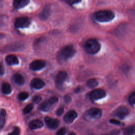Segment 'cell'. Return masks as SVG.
<instances>
[{
    "instance_id": "cell-1",
    "label": "cell",
    "mask_w": 135,
    "mask_h": 135,
    "mask_svg": "<svg viewBox=\"0 0 135 135\" xmlns=\"http://www.w3.org/2000/svg\"><path fill=\"white\" fill-rule=\"evenodd\" d=\"M114 13L110 10H100L94 13L95 19L100 22H108L114 17Z\"/></svg>"
},
{
    "instance_id": "cell-2",
    "label": "cell",
    "mask_w": 135,
    "mask_h": 135,
    "mask_svg": "<svg viewBox=\"0 0 135 135\" xmlns=\"http://www.w3.org/2000/svg\"><path fill=\"white\" fill-rule=\"evenodd\" d=\"M101 45L100 43L94 38L88 40L84 44L85 51L90 54H95L100 50Z\"/></svg>"
},
{
    "instance_id": "cell-3",
    "label": "cell",
    "mask_w": 135,
    "mask_h": 135,
    "mask_svg": "<svg viewBox=\"0 0 135 135\" xmlns=\"http://www.w3.org/2000/svg\"><path fill=\"white\" fill-rule=\"evenodd\" d=\"M76 52L75 50L72 45H66L63 47L58 54V59L62 61H66L72 57Z\"/></svg>"
},
{
    "instance_id": "cell-4",
    "label": "cell",
    "mask_w": 135,
    "mask_h": 135,
    "mask_svg": "<svg viewBox=\"0 0 135 135\" xmlns=\"http://www.w3.org/2000/svg\"><path fill=\"white\" fill-rule=\"evenodd\" d=\"M57 102L58 98L56 97H52L47 100L42 102L40 104L39 108L43 111L47 112L50 111Z\"/></svg>"
},
{
    "instance_id": "cell-5",
    "label": "cell",
    "mask_w": 135,
    "mask_h": 135,
    "mask_svg": "<svg viewBox=\"0 0 135 135\" xmlns=\"http://www.w3.org/2000/svg\"><path fill=\"white\" fill-rule=\"evenodd\" d=\"M106 96V92L101 89H94L90 92V98L93 101H96L104 98Z\"/></svg>"
},
{
    "instance_id": "cell-6",
    "label": "cell",
    "mask_w": 135,
    "mask_h": 135,
    "mask_svg": "<svg viewBox=\"0 0 135 135\" xmlns=\"http://www.w3.org/2000/svg\"><path fill=\"white\" fill-rule=\"evenodd\" d=\"M30 24V20L27 17H20L16 18L15 26L17 28L27 27Z\"/></svg>"
},
{
    "instance_id": "cell-7",
    "label": "cell",
    "mask_w": 135,
    "mask_h": 135,
    "mask_svg": "<svg viewBox=\"0 0 135 135\" xmlns=\"http://www.w3.org/2000/svg\"><path fill=\"white\" fill-rule=\"evenodd\" d=\"M67 78V74L64 71H60L56 75L55 78V83L59 89L62 88L63 83Z\"/></svg>"
},
{
    "instance_id": "cell-8",
    "label": "cell",
    "mask_w": 135,
    "mask_h": 135,
    "mask_svg": "<svg viewBox=\"0 0 135 135\" xmlns=\"http://www.w3.org/2000/svg\"><path fill=\"white\" fill-rule=\"evenodd\" d=\"M129 109L127 107L124 106L119 107L115 110L114 112L115 115L121 119H124L129 114Z\"/></svg>"
},
{
    "instance_id": "cell-9",
    "label": "cell",
    "mask_w": 135,
    "mask_h": 135,
    "mask_svg": "<svg viewBox=\"0 0 135 135\" xmlns=\"http://www.w3.org/2000/svg\"><path fill=\"white\" fill-rule=\"evenodd\" d=\"M45 122L47 126L51 129H56L59 127L60 123V122L57 119L49 117H46L45 118Z\"/></svg>"
},
{
    "instance_id": "cell-10",
    "label": "cell",
    "mask_w": 135,
    "mask_h": 135,
    "mask_svg": "<svg viewBox=\"0 0 135 135\" xmlns=\"http://www.w3.org/2000/svg\"><path fill=\"white\" fill-rule=\"evenodd\" d=\"M45 66V62L41 60H37L33 61L30 65V68L32 70L37 71L42 69Z\"/></svg>"
},
{
    "instance_id": "cell-11",
    "label": "cell",
    "mask_w": 135,
    "mask_h": 135,
    "mask_svg": "<svg viewBox=\"0 0 135 135\" xmlns=\"http://www.w3.org/2000/svg\"><path fill=\"white\" fill-rule=\"evenodd\" d=\"M78 117L77 113L74 110H70L68 111L64 116V121L67 123H72L75 118Z\"/></svg>"
},
{
    "instance_id": "cell-12",
    "label": "cell",
    "mask_w": 135,
    "mask_h": 135,
    "mask_svg": "<svg viewBox=\"0 0 135 135\" xmlns=\"http://www.w3.org/2000/svg\"><path fill=\"white\" fill-rule=\"evenodd\" d=\"M89 115L94 119H99L102 115V111L100 109L97 108H92L88 111Z\"/></svg>"
},
{
    "instance_id": "cell-13",
    "label": "cell",
    "mask_w": 135,
    "mask_h": 135,
    "mask_svg": "<svg viewBox=\"0 0 135 135\" xmlns=\"http://www.w3.org/2000/svg\"><path fill=\"white\" fill-rule=\"evenodd\" d=\"M31 86L35 89H40L45 86L44 82L39 78H34L31 82Z\"/></svg>"
},
{
    "instance_id": "cell-14",
    "label": "cell",
    "mask_w": 135,
    "mask_h": 135,
    "mask_svg": "<svg viewBox=\"0 0 135 135\" xmlns=\"http://www.w3.org/2000/svg\"><path fill=\"white\" fill-rule=\"evenodd\" d=\"M43 126V123L39 119H34L29 123V127L31 129H37L42 128Z\"/></svg>"
},
{
    "instance_id": "cell-15",
    "label": "cell",
    "mask_w": 135,
    "mask_h": 135,
    "mask_svg": "<svg viewBox=\"0 0 135 135\" xmlns=\"http://www.w3.org/2000/svg\"><path fill=\"white\" fill-rule=\"evenodd\" d=\"M29 2L28 0H16L13 1V6L16 9H19L26 6Z\"/></svg>"
},
{
    "instance_id": "cell-16",
    "label": "cell",
    "mask_w": 135,
    "mask_h": 135,
    "mask_svg": "<svg viewBox=\"0 0 135 135\" xmlns=\"http://www.w3.org/2000/svg\"><path fill=\"white\" fill-rule=\"evenodd\" d=\"M5 61L8 65H16L18 63L17 57L14 55H8L6 56Z\"/></svg>"
},
{
    "instance_id": "cell-17",
    "label": "cell",
    "mask_w": 135,
    "mask_h": 135,
    "mask_svg": "<svg viewBox=\"0 0 135 135\" xmlns=\"http://www.w3.org/2000/svg\"><path fill=\"white\" fill-rule=\"evenodd\" d=\"M13 80L14 82L17 85H23L24 83V79L23 76L18 73H16L13 75Z\"/></svg>"
},
{
    "instance_id": "cell-18",
    "label": "cell",
    "mask_w": 135,
    "mask_h": 135,
    "mask_svg": "<svg viewBox=\"0 0 135 135\" xmlns=\"http://www.w3.org/2000/svg\"><path fill=\"white\" fill-rule=\"evenodd\" d=\"M50 8L47 6H46L44 8L42 12L39 14V18L42 20H45L48 18L50 15Z\"/></svg>"
},
{
    "instance_id": "cell-19",
    "label": "cell",
    "mask_w": 135,
    "mask_h": 135,
    "mask_svg": "<svg viewBox=\"0 0 135 135\" xmlns=\"http://www.w3.org/2000/svg\"><path fill=\"white\" fill-rule=\"evenodd\" d=\"M2 90L4 94H9L12 92V88L7 82H3L2 85Z\"/></svg>"
},
{
    "instance_id": "cell-20",
    "label": "cell",
    "mask_w": 135,
    "mask_h": 135,
    "mask_svg": "<svg viewBox=\"0 0 135 135\" xmlns=\"http://www.w3.org/2000/svg\"><path fill=\"white\" fill-rule=\"evenodd\" d=\"M124 135H134L135 134V124L127 127L123 131Z\"/></svg>"
},
{
    "instance_id": "cell-21",
    "label": "cell",
    "mask_w": 135,
    "mask_h": 135,
    "mask_svg": "<svg viewBox=\"0 0 135 135\" xmlns=\"http://www.w3.org/2000/svg\"><path fill=\"white\" fill-rule=\"evenodd\" d=\"M98 81L96 79H94V78L89 79L86 82L87 86L90 88H95L98 85Z\"/></svg>"
},
{
    "instance_id": "cell-22",
    "label": "cell",
    "mask_w": 135,
    "mask_h": 135,
    "mask_svg": "<svg viewBox=\"0 0 135 135\" xmlns=\"http://www.w3.org/2000/svg\"><path fill=\"white\" fill-rule=\"evenodd\" d=\"M33 106L32 103H30L27 104L23 110V114H27L29 112H30L33 109Z\"/></svg>"
},
{
    "instance_id": "cell-23",
    "label": "cell",
    "mask_w": 135,
    "mask_h": 135,
    "mask_svg": "<svg viewBox=\"0 0 135 135\" xmlns=\"http://www.w3.org/2000/svg\"><path fill=\"white\" fill-rule=\"evenodd\" d=\"M5 114L0 113V130L3 128L5 123Z\"/></svg>"
},
{
    "instance_id": "cell-24",
    "label": "cell",
    "mask_w": 135,
    "mask_h": 135,
    "mask_svg": "<svg viewBox=\"0 0 135 135\" xmlns=\"http://www.w3.org/2000/svg\"><path fill=\"white\" fill-rule=\"evenodd\" d=\"M29 95L27 92H22L18 94V98L20 100H24L28 98Z\"/></svg>"
},
{
    "instance_id": "cell-25",
    "label": "cell",
    "mask_w": 135,
    "mask_h": 135,
    "mask_svg": "<svg viewBox=\"0 0 135 135\" xmlns=\"http://www.w3.org/2000/svg\"><path fill=\"white\" fill-rule=\"evenodd\" d=\"M129 103L131 105L135 104V91L133 92L129 97Z\"/></svg>"
},
{
    "instance_id": "cell-26",
    "label": "cell",
    "mask_w": 135,
    "mask_h": 135,
    "mask_svg": "<svg viewBox=\"0 0 135 135\" xmlns=\"http://www.w3.org/2000/svg\"><path fill=\"white\" fill-rule=\"evenodd\" d=\"M20 129L18 127H15L14 128L13 131L11 133H8V135H20Z\"/></svg>"
},
{
    "instance_id": "cell-27",
    "label": "cell",
    "mask_w": 135,
    "mask_h": 135,
    "mask_svg": "<svg viewBox=\"0 0 135 135\" xmlns=\"http://www.w3.org/2000/svg\"><path fill=\"white\" fill-rule=\"evenodd\" d=\"M66 132V129L65 128H62L57 131L56 135H64Z\"/></svg>"
},
{
    "instance_id": "cell-28",
    "label": "cell",
    "mask_w": 135,
    "mask_h": 135,
    "mask_svg": "<svg viewBox=\"0 0 135 135\" xmlns=\"http://www.w3.org/2000/svg\"><path fill=\"white\" fill-rule=\"evenodd\" d=\"M64 112V109L63 108H60L57 109V110L56 111V114L58 115V116H60L62 114V113H63Z\"/></svg>"
},
{
    "instance_id": "cell-29",
    "label": "cell",
    "mask_w": 135,
    "mask_h": 135,
    "mask_svg": "<svg viewBox=\"0 0 135 135\" xmlns=\"http://www.w3.org/2000/svg\"><path fill=\"white\" fill-rule=\"evenodd\" d=\"M41 98L39 96H37V95L34 96V98H33V101L35 103L39 102L41 101Z\"/></svg>"
},
{
    "instance_id": "cell-30",
    "label": "cell",
    "mask_w": 135,
    "mask_h": 135,
    "mask_svg": "<svg viewBox=\"0 0 135 135\" xmlns=\"http://www.w3.org/2000/svg\"><path fill=\"white\" fill-rule=\"evenodd\" d=\"M5 73V69L3 64L0 63V75H3Z\"/></svg>"
},
{
    "instance_id": "cell-31",
    "label": "cell",
    "mask_w": 135,
    "mask_h": 135,
    "mask_svg": "<svg viewBox=\"0 0 135 135\" xmlns=\"http://www.w3.org/2000/svg\"><path fill=\"white\" fill-rule=\"evenodd\" d=\"M119 130L115 129V130H114L112 131L109 133V134H104V135H118L119 134Z\"/></svg>"
},
{
    "instance_id": "cell-32",
    "label": "cell",
    "mask_w": 135,
    "mask_h": 135,
    "mask_svg": "<svg viewBox=\"0 0 135 135\" xmlns=\"http://www.w3.org/2000/svg\"><path fill=\"white\" fill-rule=\"evenodd\" d=\"M110 122L113 124H117V125H119L121 124L120 122L118 121V120H114V119H111L110 120Z\"/></svg>"
},
{
    "instance_id": "cell-33",
    "label": "cell",
    "mask_w": 135,
    "mask_h": 135,
    "mask_svg": "<svg viewBox=\"0 0 135 135\" xmlns=\"http://www.w3.org/2000/svg\"><path fill=\"white\" fill-rule=\"evenodd\" d=\"M70 97L68 96V95H66L64 97V100H65V101L66 102H69L70 101Z\"/></svg>"
},
{
    "instance_id": "cell-34",
    "label": "cell",
    "mask_w": 135,
    "mask_h": 135,
    "mask_svg": "<svg viewBox=\"0 0 135 135\" xmlns=\"http://www.w3.org/2000/svg\"><path fill=\"white\" fill-rule=\"evenodd\" d=\"M68 135H76V134L75 133H74V132H71Z\"/></svg>"
}]
</instances>
